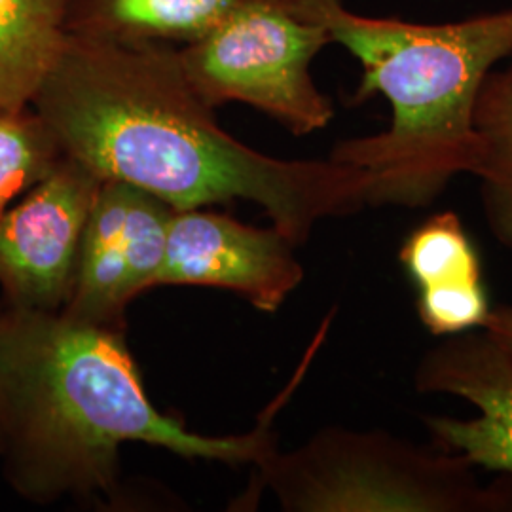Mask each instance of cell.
Segmentation results:
<instances>
[{
  "instance_id": "cell-6",
  "label": "cell",
  "mask_w": 512,
  "mask_h": 512,
  "mask_svg": "<svg viewBox=\"0 0 512 512\" xmlns=\"http://www.w3.org/2000/svg\"><path fill=\"white\" fill-rule=\"evenodd\" d=\"M101 179L63 158L0 215V300L14 310L61 311Z\"/></svg>"
},
{
  "instance_id": "cell-11",
  "label": "cell",
  "mask_w": 512,
  "mask_h": 512,
  "mask_svg": "<svg viewBox=\"0 0 512 512\" xmlns=\"http://www.w3.org/2000/svg\"><path fill=\"white\" fill-rule=\"evenodd\" d=\"M71 0H0V109L33 107L69 38Z\"/></svg>"
},
{
  "instance_id": "cell-4",
  "label": "cell",
  "mask_w": 512,
  "mask_h": 512,
  "mask_svg": "<svg viewBox=\"0 0 512 512\" xmlns=\"http://www.w3.org/2000/svg\"><path fill=\"white\" fill-rule=\"evenodd\" d=\"M255 467L283 511H505L499 482L482 486L469 459L380 429L327 427Z\"/></svg>"
},
{
  "instance_id": "cell-16",
  "label": "cell",
  "mask_w": 512,
  "mask_h": 512,
  "mask_svg": "<svg viewBox=\"0 0 512 512\" xmlns=\"http://www.w3.org/2000/svg\"><path fill=\"white\" fill-rule=\"evenodd\" d=\"M484 330L492 336L495 344L512 359V306L509 304L492 306Z\"/></svg>"
},
{
  "instance_id": "cell-7",
  "label": "cell",
  "mask_w": 512,
  "mask_h": 512,
  "mask_svg": "<svg viewBox=\"0 0 512 512\" xmlns=\"http://www.w3.org/2000/svg\"><path fill=\"white\" fill-rule=\"evenodd\" d=\"M175 209L137 186L103 181L80 243L73 291L61 310L74 321L126 330V310L156 289Z\"/></svg>"
},
{
  "instance_id": "cell-9",
  "label": "cell",
  "mask_w": 512,
  "mask_h": 512,
  "mask_svg": "<svg viewBox=\"0 0 512 512\" xmlns=\"http://www.w3.org/2000/svg\"><path fill=\"white\" fill-rule=\"evenodd\" d=\"M420 393H439L475 406V418L425 416L433 444L475 467L512 475V359L484 329L442 338L414 374Z\"/></svg>"
},
{
  "instance_id": "cell-2",
  "label": "cell",
  "mask_w": 512,
  "mask_h": 512,
  "mask_svg": "<svg viewBox=\"0 0 512 512\" xmlns=\"http://www.w3.org/2000/svg\"><path fill=\"white\" fill-rule=\"evenodd\" d=\"M306 361L253 431L209 437L158 410L126 330L74 321L61 311L0 306V465L35 505L65 497L116 501L120 448L145 442L184 459L258 465L277 448L274 414Z\"/></svg>"
},
{
  "instance_id": "cell-15",
  "label": "cell",
  "mask_w": 512,
  "mask_h": 512,
  "mask_svg": "<svg viewBox=\"0 0 512 512\" xmlns=\"http://www.w3.org/2000/svg\"><path fill=\"white\" fill-rule=\"evenodd\" d=\"M421 325L437 338L484 329L492 311L484 281L421 289L416 296Z\"/></svg>"
},
{
  "instance_id": "cell-17",
  "label": "cell",
  "mask_w": 512,
  "mask_h": 512,
  "mask_svg": "<svg viewBox=\"0 0 512 512\" xmlns=\"http://www.w3.org/2000/svg\"><path fill=\"white\" fill-rule=\"evenodd\" d=\"M289 2H291V4H293V6H296V4H298V2H300V0H289Z\"/></svg>"
},
{
  "instance_id": "cell-8",
  "label": "cell",
  "mask_w": 512,
  "mask_h": 512,
  "mask_svg": "<svg viewBox=\"0 0 512 512\" xmlns=\"http://www.w3.org/2000/svg\"><path fill=\"white\" fill-rule=\"evenodd\" d=\"M296 247L275 226L256 228L213 211L175 209L156 287H217L274 313L304 281Z\"/></svg>"
},
{
  "instance_id": "cell-13",
  "label": "cell",
  "mask_w": 512,
  "mask_h": 512,
  "mask_svg": "<svg viewBox=\"0 0 512 512\" xmlns=\"http://www.w3.org/2000/svg\"><path fill=\"white\" fill-rule=\"evenodd\" d=\"M399 260L418 291L484 281L480 253L456 211H439L416 226Z\"/></svg>"
},
{
  "instance_id": "cell-12",
  "label": "cell",
  "mask_w": 512,
  "mask_h": 512,
  "mask_svg": "<svg viewBox=\"0 0 512 512\" xmlns=\"http://www.w3.org/2000/svg\"><path fill=\"white\" fill-rule=\"evenodd\" d=\"M475 175L488 228L512 251V55L484 80L475 107Z\"/></svg>"
},
{
  "instance_id": "cell-14",
  "label": "cell",
  "mask_w": 512,
  "mask_h": 512,
  "mask_svg": "<svg viewBox=\"0 0 512 512\" xmlns=\"http://www.w3.org/2000/svg\"><path fill=\"white\" fill-rule=\"evenodd\" d=\"M52 129L33 107L0 109V215L63 160Z\"/></svg>"
},
{
  "instance_id": "cell-1",
  "label": "cell",
  "mask_w": 512,
  "mask_h": 512,
  "mask_svg": "<svg viewBox=\"0 0 512 512\" xmlns=\"http://www.w3.org/2000/svg\"><path fill=\"white\" fill-rule=\"evenodd\" d=\"M33 109L63 156L177 211L245 200L302 245L319 222L368 207L365 169L332 158L281 160L220 128L167 42L69 35Z\"/></svg>"
},
{
  "instance_id": "cell-3",
  "label": "cell",
  "mask_w": 512,
  "mask_h": 512,
  "mask_svg": "<svg viewBox=\"0 0 512 512\" xmlns=\"http://www.w3.org/2000/svg\"><path fill=\"white\" fill-rule=\"evenodd\" d=\"M294 10L359 61L353 103L382 95L391 107L384 131L344 139L329 156L370 175L368 205L427 207L456 177L475 173L476 99L512 55V6L446 23L365 16L344 0H300Z\"/></svg>"
},
{
  "instance_id": "cell-5",
  "label": "cell",
  "mask_w": 512,
  "mask_h": 512,
  "mask_svg": "<svg viewBox=\"0 0 512 512\" xmlns=\"http://www.w3.org/2000/svg\"><path fill=\"white\" fill-rule=\"evenodd\" d=\"M332 44L329 31L289 0H243L205 37L179 48L184 76L217 109L243 103L296 137L329 128L334 105L311 65Z\"/></svg>"
},
{
  "instance_id": "cell-18",
  "label": "cell",
  "mask_w": 512,
  "mask_h": 512,
  "mask_svg": "<svg viewBox=\"0 0 512 512\" xmlns=\"http://www.w3.org/2000/svg\"><path fill=\"white\" fill-rule=\"evenodd\" d=\"M0 306H2V300H0Z\"/></svg>"
},
{
  "instance_id": "cell-10",
  "label": "cell",
  "mask_w": 512,
  "mask_h": 512,
  "mask_svg": "<svg viewBox=\"0 0 512 512\" xmlns=\"http://www.w3.org/2000/svg\"><path fill=\"white\" fill-rule=\"evenodd\" d=\"M243 0H71L69 35L122 42H194Z\"/></svg>"
}]
</instances>
